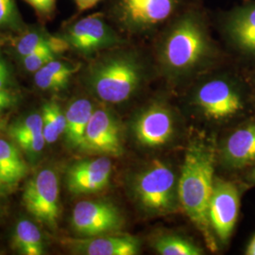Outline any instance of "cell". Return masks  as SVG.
I'll return each mask as SVG.
<instances>
[{"instance_id": "obj_1", "label": "cell", "mask_w": 255, "mask_h": 255, "mask_svg": "<svg viewBox=\"0 0 255 255\" xmlns=\"http://www.w3.org/2000/svg\"><path fill=\"white\" fill-rule=\"evenodd\" d=\"M205 10L198 4L183 7L163 28L157 42V60L164 75L174 80L200 71L215 58Z\"/></svg>"}, {"instance_id": "obj_2", "label": "cell", "mask_w": 255, "mask_h": 255, "mask_svg": "<svg viewBox=\"0 0 255 255\" xmlns=\"http://www.w3.org/2000/svg\"><path fill=\"white\" fill-rule=\"evenodd\" d=\"M216 150L202 141H195L187 147L182 173L178 181V198L184 213L202 234L212 252L218 244L211 228L209 204L215 183Z\"/></svg>"}, {"instance_id": "obj_3", "label": "cell", "mask_w": 255, "mask_h": 255, "mask_svg": "<svg viewBox=\"0 0 255 255\" xmlns=\"http://www.w3.org/2000/svg\"><path fill=\"white\" fill-rule=\"evenodd\" d=\"M146 78V65L136 51L118 49L101 56L89 65L85 82L101 101L119 104L132 98Z\"/></svg>"}, {"instance_id": "obj_4", "label": "cell", "mask_w": 255, "mask_h": 255, "mask_svg": "<svg viewBox=\"0 0 255 255\" xmlns=\"http://www.w3.org/2000/svg\"><path fill=\"white\" fill-rule=\"evenodd\" d=\"M183 8V0H116L112 12L121 31L134 36L152 34Z\"/></svg>"}, {"instance_id": "obj_5", "label": "cell", "mask_w": 255, "mask_h": 255, "mask_svg": "<svg viewBox=\"0 0 255 255\" xmlns=\"http://www.w3.org/2000/svg\"><path fill=\"white\" fill-rule=\"evenodd\" d=\"M131 189L139 205L147 213L168 215L181 206L176 175L160 160H154L137 174Z\"/></svg>"}, {"instance_id": "obj_6", "label": "cell", "mask_w": 255, "mask_h": 255, "mask_svg": "<svg viewBox=\"0 0 255 255\" xmlns=\"http://www.w3.org/2000/svg\"><path fill=\"white\" fill-rule=\"evenodd\" d=\"M195 101L204 116L214 120L237 118L245 112L247 106L241 82L228 76L202 82L197 89Z\"/></svg>"}, {"instance_id": "obj_7", "label": "cell", "mask_w": 255, "mask_h": 255, "mask_svg": "<svg viewBox=\"0 0 255 255\" xmlns=\"http://www.w3.org/2000/svg\"><path fill=\"white\" fill-rule=\"evenodd\" d=\"M61 37L66 41L69 48L85 57L126 43L101 12L76 20L64 28Z\"/></svg>"}, {"instance_id": "obj_8", "label": "cell", "mask_w": 255, "mask_h": 255, "mask_svg": "<svg viewBox=\"0 0 255 255\" xmlns=\"http://www.w3.org/2000/svg\"><path fill=\"white\" fill-rule=\"evenodd\" d=\"M23 205L27 213L42 225L54 231L60 217L59 179L55 170L44 168L27 183Z\"/></svg>"}, {"instance_id": "obj_9", "label": "cell", "mask_w": 255, "mask_h": 255, "mask_svg": "<svg viewBox=\"0 0 255 255\" xmlns=\"http://www.w3.org/2000/svg\"><path fill=\"white\" fill-rule=\"evenodd\" d=\"M70 224L81 237L118 233L124 225L120 210L107 201H82L74 206Z\"/></svg>"}, {"instance_id": "obj_10", "label": "cell", "mask_w": 255, "mask_h": 255, "mask_svg": "<svg viewBox=\"0 0 255 255\" xmlns=\"http://www.w3.org/2000/svg\"><path fill=\"white\" fill-rule=\"evenodd\" d=\"M219 25L225 41L237 54L255 61V0L244 1L223 12Z\"/></svg>"}, {"instance_id": "obj_11", "label": "cell", "mask_w": 255, "mask_h": 255, "mask_svg": "<svg viewBox=\"0 0 255 255\" xmlns=\"http://www.w3.org/2000/svg\"><path fill=\"white\" fill-rule=\"evenodd\" d=\"M240 190L235 182L215 179L209 204V220L214 235L226 244L237 225Z\"/></svg>"}, {"instance_id": "obj_12", "label": "cell", "mask_w": 255, "mask_h": 255, "mask_svg": "<svg viewBox=\"0 0 255 255\" xmlns=\"http://www.w3.org/2000/svg\"><path fill=\"white\" fill-rule=\"evenodd\" d=\"M82 151L108 157L123 154L121 127L119 120L111 112L94 110L85 131Z\"/></svg>"}, {"instance_id": "obj_13", "label": "cell", "mask_w": 255, "mask_h": 255, "mask_svg": "<svg viewBox=\"0 0 255 255\" xmlns=\"http://www.w3.org/2000/svg\"><path fill=\"white\" fill-rule=\"evenodd\" d=\"M112 170L113 164L108 156L78 161L67 169L66 187L76 196L99 193L108 186Z\"/></svg>"}, {"instance_id": "obj_14", "label": "cell", "mask_w": 255, "mask_h": 255, "mask_svg": "<svg viewBox=\"0 0 255 255\" xmlns=\"http://www.w3.org/2000/svg\"><path fill=\"white\" fill-rule=\"evenodd\" d=\"M63 246L74 255H136L141 243L128 234L112 233L98 237L64 238Z\"/></svg>"}, {"instance_id": "obj_15", "label": "cell", "mask_w": 255, "mask_h": 255, "mask_svg": "<svg viewBox=\"0 0 255 255\" xmlns=\"http://www.w3.org/2000/svg\"><path fill=\"white\" fill-rule=\"evenodd\" d=\"M133 133L141 146L149 148L164 146L173 136V116L162 104H152L133 122Z\"/></svg>"}, {"instance_id": "obj_16", "label": "cell", "mask_w": 255, "mask_h": 255, "mask_svg": "<svg viewBox=\"0 0 255 255\" xmlns=\"http://www.w3.org/2000/svg\"><path fill=\"white\" fill-rule=\"evenodd\" d=\"M221 158L230 169L240 170L255 165V120L242 124L226 138Z\"/></svg>"}, {"instance_id": "obj_17", "label": "cell", "mask_w": 255, "mask_h": 255, "mask_svg": "<svg viewBox=\"0 0 255 255\" xmlns=\"http://www.w3.org/2000/svg\"><path fill=\"white\" fill-rule=\"evenodd\" d=\"M9 136L30 162H36L46 146L43 134V119L39 113H31L15 120L8 128Z\"/></svg>"}, {"instance_id": "obj_18", "label": "cell", "mask_w": 255, "mask_h": 255, "mask_svg": "<svg viewBox=\"0 0 255 255\" xmlns=\"http://www.w3.org/2000/svg\"><path fill=\"white\" fill-rule=\"evenodd\" d=\"M94 105L87 99H77L65 111L66 126L64 141L66 146L73 150H82L85 131L94 113Z\"/></svg>"}, {"instance_id": "obj_19", "label": "cell", "mask_w": 255, "mask_h": 255, "mask_svg": "<svg viewBox=\"0 0 255 255\" xmlns=\"http://www.w3.org/2000/svg\"><path fill=\"white\" fill-rule=\"evenodd\" d=\"M27 173V165L18 146L0 138V183L6 188L13 187Z\"/></svg>"}, {"instance_id": "obj_20", "label": "cell", "mask_w": 255, "mask_h": 255, "mask_svg": "<svg viewBox=\"0 0 255 255\" xmlns=\"http://www.w3.org/2000/svg\"><path fill=\"white\" fill-rule=\"evenodd\" d=\"M80 64L55 59L34 73V83L43 91H61L64 89L80 69Z\"/></svg>"}, {"instance_id": "obj_21", "label": "cell", "mask_w": 255, "mask_h": 255, "mask_svg": "<svg viewBox=\"0 0 255 255\" xmlns=\"http://www.w3.org/2000/svg\"><path fill=\"white\" fill-rule=\"evenodd\" d=\"M11 248L22 255H42L45 242L40 229L29 219L19 220L11 236Z\"/></svg>"}, {"instance_id": "obj_22", "label": "cell", "mask_w": 255, "mask_h": 255, "mask_svg": "<svg viewBox=\"0 0 255 255\" xmlns=\"http://www.w3.org/2000/svg\"><path fill=\"white\" fill-rule=\"evenodd\" d=\"M45 47L52 48L58 55L62 54L69 49V46L64 38L53 36L44 29L36 28L28 30L19 38L15 44V51L19 58L22 59Z\"/></svg>"}, {"instance_id": "obj_23", "label": "cell", "mask_w": 255, "mask_h": 255, "mask_svg": "<svg viewBox=\"0 0 255 255\" xmlns=\"http://www.w3.org/2000/svg\"><path fill=\"white\" fill-rule=\"evenodd\" d=\"M41 115L43 119V134L46 143L53 144L61 135H64L66 126L65 112L57 102L50 101L44 104Z\"/></svg>"}, {"instance_id": "obj_24", "label": "cell", "mask_w": 255, "mask_h": 255, "mask_svg": "<svg viewBox=\"0 0 255 255\" xmlns=\"http://www.w3.org/2000/svg\"><path fill=\"white\" fill-rule=\"evenodd\" d=\"M155 251L161 255H201L203 251L190 240L178 236H163L155 240Z\"/></svg>"}, {"instance_id": "obj_25", "label": "cell", "mask_w": 255, "mask_h": 255, "mask_svg": "<svg viewBox=\"0 0 255 255\" xmlns=\"http://www.w3.org/2000/svg\"><path fill=\"white\" fill-rule=\"evenodd\" d=\"M23 29L24 22L15 0H0V30L21 31Z\"/></svg>"}, {"instance_id": "obj_26", "label": "cell", "mask_w": 255, "mask_h": 255, "mask_svg": "<svg viewBox=\"0 0 255 255\" xmlns=\"http://www.w3.org/2000/svg\"><path fill=\"white\" fill-rule=\"evenodd\" d=\"M58 54L50 47H45L36 50L31 54L27 55L22 58V64L24 69L27 72L35 73L43 66H45L49 62L57 59Z\"/></svg>"}, {"instance_id": "obj_27", "label": "cell", "mask_w": 255, "mask_h": 255, "mask_svg": "<svg viewBox=\"0 0 255 255\" xmlns=\"http://www.w3.org/2000/svg\"><path fill=\"white\" fill-rule=\"evenodd\" d=\"M35 10L40 20L46 21L52 18L56 9V0H25Z\"/></svg>"}, {"instance_id": "obj_28", "label": "cell", "mask_w": 255, "mask_h": 255, "mask_svg": "<svg viewBox=\"0 0 255 255\" xmlns=\"http://www.w3.org/2000/svg\"><path fill=\"white\" fill-rule=\"evenodd\" d=\"M10 83V73L7 64L0 66V88H8Z\"/></svg>"}, {"instance_id": "obj_29", "label": "cell", "mask_w": 255, "mask_h": 255, "mask_svg": "<svg viewBox=\"0 0 255 255\" xmlns=\"http://www.w3.org/2000/svg\"><path fill=\"white\" fill-rule=\"evenodd\" d=\"M78 9L81 11H84L87 9H91L96 6L101 0H74Z\"/></svg>"}, {"instance_id": "obj_30", "label": "cell", "mask_w": 255, "mask_h": 255, "mask_svg": "<svg viewBox=\"0 0 255 255\" xmlns=\"http://www.w3.org/2000/svg\"><path fill=\"white\" fill-rule=\"evenodd\" d=\"M0 100L2 101H9L16 102L18 101L17 96L8 88H0Z\"/></svg>"}, {"instance_id": "obj_31", "label": "cell", "mask_w": 255, "mask_h": 255, "mask_svg": "<svg viewBox=\"0 0 255 255\" xmlns=\"http://www.w3.org/2000/svg\"><path fill=\"white\" fill-rule=\"evenodd\" d=\"M245 255H255V235L252 238V240L250 241V243L247 246L246 252Z\"/></svg>"}, {"instance_id": "obj_32", "label": "cell", "mask_w": 255, "mask_h": 255, "mask_svg": "<svg viewBox=\"0 0 255 255\" xmlns=\"http://www.w3.org/2000/svg\"><path fill=\"white\" fill-rule=\"evenodd\" d=\"M15 104H16V102H13V101H2V100H0V113L3 112V111H5V110L11 108V107L14 106Z\"/></svg>"}, {"instance_id": "obj_33", "label": "cell", "mask_w": 255, "mask_h": 255, "mask_svg": "<svg viewBox=\"0 0 255 255\" xmlns=\"http://www.w3.org/2000/svg\"><path fill=\"white\" fill-rule=\"evenodd\" d=\"M247 179L250 183L255 184V165L252 166V169L250 170V172L248 173Z\"/></svg>"}, {"instance_id": "obj_34", "label": "cell", "mask_w": 255, "mask_h": 255, "mask_svg": "<svg viewBox=\"0 0 255 255\" xmlns=\"http://www.w3.org/2000/svg\"><path fill=\"white\" fill-rule=\"evenodd\" d=\"M5 128V121L3 119H0V132L4 129Z\"/></svg>"}, {"instance_id": "obj_35", "label": "cell", "mask_w": 255, "mask_h": 255, "mask_svg": "<svg viewBox=\"0 0 255 255\" xmlns=\"http://www.w3.org/2000/svg\"><path fill=\"white\" fill-rule=\"evenodd\" d=\"M5 189H6V187H4V186L0 183V196H2V195H3V193L5 191Z\"/></svg>"}, {"instance_id": "obj_36", "label": "cell", "mask_w": 255, "mask_h": 255, "mask_svg": "<svg viewBox=\"0 0 255 255\" xmlns=\"http://www.w3.org/2000/svg\"><path fill=\"white\" fill-rule=\"evenodd\" d=\"M4 64H5V62H4V60L2 59V56H1V51H0V66H1V65H3Z\"/></svg>"}, {"instance_id": "obj_37", "label": "cell", "mask_w": 255, "mask_h": 255, "mask_svg": "<svg viewBox=\"0 0 255 255\" xmlns=\"http://www.w3.org/2000/svg\"><path fill=\"white\" fill-rule=\"evenodd\" d=\"M2 44H3V40H2V39H1V38H0V46H1V45H2Z\"/></svg>"}, {"instance_id": "obj_38", "label": "cell", "mask_w": 255, "mask_h": 255, "mask_svg": "<svg viewBox=\"0 0 255 255\" xmlns=\"http://www.w3.org/2000/svg\"><path fill=\"white\" fill-rule=\"evenodd\" d=\"M244 1H248V0H244Z\"/></svg>"}, {"instance_id": "obj_39", "label": "cell", "mask_w": 255, "mask_h": 255, "mask_svg": "<svg viewBox=\"0 0 255 255\" xmlns=\"http://www.w3.org/2000/svg\"><path fill=\"white\" fill-rule=\"evenodd\" d=\"M0 214H1V213H0Z\"/></svg>"}]
</instances>
